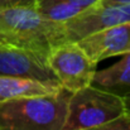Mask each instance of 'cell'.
Returning a JSON list of instances; mask_svg holds the SVG:
<instances>
[{"label": "cell", "instance_id": "7", "mask_svg": "<svg viewBox=\"0 0 130 130\" xmlns=\"http://www.w3.org/2000/svg\"><path fill=\"white\" fill-rule=\"evenodd\" d=\"M76 43L96 64L110 57L121 56L130 52V23L93 32Z\"/></svg>", "mask_w": 130, "mask_h": 130}, {"label": "cell", "instance_id": "4", "mask_svg": "<svg viewBox=\"0 0 130 130\" xmlns=\"http://www.w3.org/2000/svg\"><path fill=\"white\" fill-rule=\"evenodd\" d=\"M47 63L57 82L70 93L92 85L97 66L76 42L54 45L47 56Z\"/></svg>", "mask_w": 130, "mask_h": 130}, {"label": "cell", "instance_id": "1", "mask_svg": "<svg viewBox=\"0 0 130 130\" xmlns=\"http://www.w3.org/2000/svg\"><path fill=\"white\" fill-rule=\"evenodd\" d=\"M67 42L62 23L39 14L36 6H0V43L11 44L47 58L49 51Z\"/></svg>", "mask_w": 130, "mask_h": 130}, {"label": "cell", "instance_id": "10", "mask_svg": "<svg viewBox=\"0 0 130 130\" xmlns=\"http://www.w3.org/2000/svg\"><path fill=\"white\" fill-rule=\"evenodd\" d=\"M34 6L42 17L54 23H64L86 10L66 0H36Z\"/></svg>", "mask_w": 130, "mask_h": 130}, {"label": "cell", "instance_id": "13", "mask_svg": "<svg viewBox=\"0 0 130 130\" xmlns=\"http://www.w3.org/2000/svg\"><path fill=\"white\" fill-rule=\"evenodd\" d=\"M66 1L78 5L84 9H88V8H92V6H96L100 4V0H66Z\"/></svg>", "mask_w": 130, "mask_h": 130}, {"label": "cell", "instance_id": "8", "mask_svg": "<svg viewBox=\"0 0 130 130\" xmlns=\"http://www.w3.org/2000/svg\"><path fill=\"white\" fill-rule=\"evenodd\" d=\"M63 91L58 82H45L32 78L0 76V104L15 99L56 95Z\"/></svg>", "mask_w": 130, "mask_h": 130}, {"label": "cell", "instance_id": "2", "mask_svg": "<svg viewBox=\"0 0 130 130\" xmlns=\"http://www.w3.org/2000/svg\"><path fill=\"white\" fill-rule=\"evenodd\" d=\"M66 90L56 95L29 96L0 104V130H62L67 100Z\"/></svg>", "mask_w": 130, "mask_h": 130}, {"label": "cell", "instance_id": "5", "mask_svg": "<svg viewBox=\"0 0 130 130\" xmlns=\"http://www.w3.org/2000/svg\"><path fill=\"white\" fill-rule=\"evenodd\" d=\"M130 23V4L96 5L62 23L67 42H77L104 28Z\"/></svg>", "mask_w": 130, "mask_h": 130}, {"label": "cell", "instance_id": "11", "mask_svg": "<svg viewBox=\"0 0 130 130\" xmlns=\"http://www.w3.org/2000/svg\"><path fill=\"white\" fill-rule=\"evenodd\" d=\"M84 130H130V115L124 114L118 119H114L109 123L101 124L99 126L88 128Z\"/></svg>", "mask_w": 130, "mask_h": 130}, {"label": "cell", "instance_id": "6", "mask_svg": "<svg viewBox=\"0 0 130 130\" xmlns=\"http://www.w3.org/2000/svg\"><path fill=\"white\" fill-rule=\"evenodd\" d=\"M0 76L57 82L45 57L6 43H0Z\"/></svg>", "mask_w": 130, "mask_h": 130}, {"label": "cell", "instance_id": "3", "mask_svg": "<svg viewBox=\"0 0 130 130\" xmlns=\"http://www.w3.org/2000/svg\"><path fill=\"white\" fill-rule=\"evenodd\" d=\"M125 114L121 95L90 85L70 93L62 130H84L109 123Z\"/></svg>", "mask_w": 130, "mask_h": 130}, {"label": "cell", "instance_id": "15", "mask_svg": "<svg viewBox=\"0 0 130 130\" xmlns=\"http://www.w3.org/2000/svg\"><path fill=\"white\" fill-rule=\"evenodd\" d=\"M123 99H124V105H125V114L130 115V92L125 93Z\"/></svg>", "mask_w": 130, "mask_h": 130}, {"label": "cell", "instance_id": "9", "mask_svg": "<svg viewBox=\"0 0 130 130\" xmlns=\"http://www.w3.org/2000/svg\"><path fill=\"white\" fill-rule=\"evenodd\" d=\"M92 85L124 96L130 92V52L121 54L112 66L95 72Z\"/></svg>", "mask_w": 130, "mask_h": 130}, {"label": "cell", "instance_id": "12", "mask_svg": "<svg viewBox=\"0 0 130 130\" xmlns=\"http://www.w3.org/2000/svg\"><path fill=\"white\" fill-rule=\"evenodd\" d=\"M36 0H0V6H34Z\"/></svg>", "mask_w": 130, "mask_h": 130}, {"label": "cell", "instance_id": "14", "mask_svg": "<svg viewBox=\"0 0 130 130\" xmlns=\"http://www.w3.org/2000/svg\"><path fill=\"white\" fill-rule=\"evenodd\" d=\"M101 5H111V4H130V0H100Z\"/></svg>", "mask_w": 130, "mask_h": 130}]
</instances>
